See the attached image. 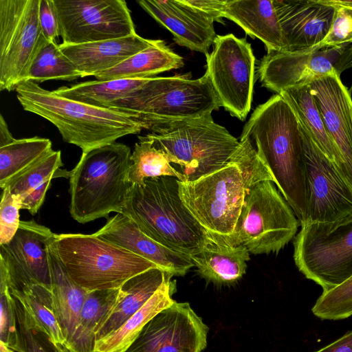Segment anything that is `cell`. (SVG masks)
I'll list each match as a JSON object with an SVG mask.
<instances>
[{"label":"cell","instance_id":"2","mask_svg":"<svg viewBox=\"0 0 352 352\" xmlns=\"http://www.w3.org/2000/svg\"><path fill=\"white\" fill-rule=\"evenodd\" d=\"M15 91L23 109L52 123L63 140L82 152L115 142L144 129L134 115L69 99L27 80Z\"/></svg>","mask_w":352,"mask_h":352},{"label":"cell","instance_id":"7","mask_svg":"<svg viewBox=\"0 0 352 352\" xmlns=\"http://www.w3.org/2000/svg\"><path fill=\"white\" fill-rule=\"evenodd\" d=\"M220 107L205 72L197 79L186 76L151 78L133 95L109 108L134 115L144 129L150 131L164 122L212 114Z\"/></svg>","mask_w":352,"mask_h":352},{"label":"cell","instance_id":"44","mask_svg":"<svg viewBox=\"0 0 352 352\" xmlns=\"http://www.w3.org/2000/svg\"><path fill=\"white\" fill-rule=\"evenodd\" d=\"M51 181L45 182L32 192L21 198L20 199L21 209L28 210L31 214H35L45 200L46 192L51 186Z\"/></svg>","mask_w":352,"mask_h":352},{"label":"cell","instance_id":"24","mask_svg":"<svg viewBox=\"0 0 352 352\" xmlns=\"http://www.w3.org/2000/svg\"><path fill=\"white\" fill-rule=\"evenodd\" d=\"M200 276L216 284H230L246 272L250 252L243 245H232L214 239L208 233L199 249L190 255Z\"/></svg>","mask_w":352,"mask_h":352},{"label":"cell","instance_id":"48","mask_svg":"<svg viewBox=\"0 0 352 352\" xmlns=\"http://www.w3.org/2000/svg\"><path fill=\"white\" fill-rule=\"evenodd\" d=\"M3 352H16L12 349H7L6 350H4Z\"/></svg>","mask_w":352,"mask_h":352},{"label":"cell","instance_id":"3","mask_svg":"<svg viewBox=\"0 0 352 352\" xmlns=\"http://www.w3.org/2000/svg\"><path fill=\"white\" fill-rule=\"evenodd\" d=\"M131 151L113 142L82 152L70 170L69 212L80 223L122 213L131 184L128 174Z\"/></svg>","mask_w":352,"mask_h":352},{"label":"cell","instance_id":"42","mask_svg":"<svg viewBox=\"0 0 352 352\" xmlns=\"http://www.w3.org/2000/svg\"><path fill=\"white\" fill-rule=\"evenodd\" d=\"M21 200L12 194L8 187L2 189L0 204V245L8 243L20 226Z\"/></svg>","mask_w":352,"mask_h":352},{"label":"cell","instance_id":"45","mask_svg":"<svg viewBox=\"0 0 352 352\" xmlns=\"http://www.w3.org/2000/svg\"><path fill=\"white\" fill-rule=\"evenodd\" d=\"M186 3L198 9L214 21L222 23L221 8L224 0H186Z\"/></svg>","mask_w":352,"mask_h":352},{"label":"cell","instance_id":"6","mask_svg":"<svg viewBox=\"0 0 352 352\" xmlns=\"http://www.w3.org/2000/svg\"><path fill=\"white\" fill-rule=\"evenodd\" d=\"M50 248L72 280L88 292L119 289L155 264L94 233L55 234Z\"/></svg>","mask_w":352,"mask_h":352},{"label":"cell","instance_id":"29","mask_svg":"<svg viewBox=\"0 0 352 352\" xmlns=\"http://www.w3.org/2000/svg\"><path fill=\"white\" fill-rule=\"evenodd\" d=\"M54 304L59 327L65 338L71 340L79 322L88 291L74 283L50 248Z\"/></svg>","mask_w":352,"mask_h":352},{"label":"cell","instance_id":"30","mask_svg":"<svg viewBox=\"0 0 352 352\" xmlns=\"http://www.w3.org/2000/svg\"><path fill=\"white\" fill-rule=\"evenodd\" d=\"M120 288L89 292L77 328L65 345L69 352H94L96 332L113 309Z\"/></svg>","mask_w":352,"mask_h":352},{"label":"cell","instance_id":"18","mask_svg":"<svg viewBox=\"0 0 352 352\" xmlns=\"http://www.w3.org/2000/svg\"><path fill=\"white\" fill-rule=\"evenodd\" d=\"M98 237L153 263L173 276H184L194 264L189 255L151 238L123 213H116L94 233Z\"/></svg>","mask_w":352,"mask_h":352},{"label":"cell","instance_id":"26","mask_svg":"<svg viewBox=\"0 0 352 352\" xmlns=\"http://www.w3.org/2000/svg\"><path fill=\"white\" fill-rule=\"evenodd\" d=\"M279 94L292 107L300 125L316 146L337 166L348 182L342 157L324 126L310 86L291 87Z\"/></svg>","mask_w":352,"mask_h":352},{"label":"cell","instance_id":"5","mask_svg":"<svg viewBox=\"0 0 352 352\" xmlns=\"http://www.w3.org/2000/svg\"><path fill=\"white\" fill-rule=\"evenodd\" d=\"M144 137L182 167L186 182L212 173L231 160L240 141L213 120L212 114L153 126Z\"/></svg>","mask_w":352,"mask_h":352},{"label":"cell","instance_id":"11","mask_svg":"<svg viewBox=\"0 0 352 352\" xmlns=\"http://www.w3.org/2000/svg\"><path fill=\"white\" fill-rule=\"evenodd\" d=\"M40 0H0V90L12 91L26 80L48 41L39 21Z\"/></svg>","mask_w":352,"mask_h":352},{"label":"cell","instance_id":"9","mask_svg":"<svg viewBox=\"0 0 352 352\" xmlns=\"http://www.w3.org/2000/svg\"><path fill=\"white\" fill-rule=\"evenodd\" d=\"M294 247L297 268L323 292L340 285L352 277V213L301 226Z\"/></svg>","mask_w":352,"mask_h":352},{"label":"cell","instance_id":"23","mask_svg":"<svg viewBox=\"0 0 352 352\" xmlns=\"http://www.w3.org/2000/svg\"><path fill=\"white\" fill-rule=\"evenodd\" d=\"M221 13L247 34L261 40L267 52L286 51L274 0H224Z\"/></svg>","mask_w":352,"mask_h":352},{"label":"cell","instance_id":"34","mask_svg":"<svg viewBox=\"0 0 352 352\" xmlns=\"http://www.w3.org/2000/svg\"><path fill=\"white\" fill-rule=\"evenodd\" d=\"M10 293L23 302L54 342L65 344L51 289L43 285L33 283Z\"/></svg>","mask_w":352,"mask_h":352},{"label":"cell","instance_id":"47","mask_svg":"<svg viewBox=\"0 0 352 352\" xmlns=\"http://www.w3.org/2000/svg\"><path fill=\"white\" fill-rule=\"evenodd\" d=\"M15 138L10 133L8 126L2 114L0 115V147L12 142Z\"/></svg>","mask_w":352,"mask_h":352},{"label":"cell","instance_id":"19","mask_svg":"<svg viewBox=\"0 0 352 352\" xmlns=\"http://www.w3.org/2000/svg\"><path fill=\"white\" fill-rule=\"evenodd\" d=\"M286 45L296 52L317 46L327 35L334 8L322 0H274Z\"/></svg>","mask_w":352,"mask_h":352},{"label":"cell","instance_id":"28","mask_svg":"<svg viewBox=\"0 0 352 352\" xmlns=\"http://www.w3.org/2000/svg\"><path fill=\"white\" fill-rule=\"evenodd\" d=\"M183 65L182 57L174 52L164 41L157 39L148 48L94 77L98 80L146 79Z\"/></svg>","mask_w":352,"mask_h":352},{"label":"cell","instance_id":"39","mask_svg":"<svg viewBox=\"0 0 352 352\" xmlns=\"http://www.w3.org/2000/svg\"><path fill=\"white\" fill-rule=\"evenodd\" d=\"M240 146L230 161L240 170L247 188L250 190L263 181H271L274 178L266 165L258 157L255 148L248 138H240Z\"/></svg>","mask_w":352,"mask_h":352},{"label":"cell","instance_id":"8","mask_svg":"<svg viewBox=\"0 0 352 352\" xmlns=\"http://www.w3.org/2000/svg\"><path fill=\"white\" fill-rule=\"evenodd\" d=\"M249 190L231 161L196 180L179 181L180 197L199 225L214 239L229 245Z\"/></svg>","mask_w":352,"mask_h":352},{"label":"cell","instance_id":"36","mask_svg":"<svg viewBox=\"0 0 352 352\" xmlns=\"http://www.w3.org/2000/svg\"><path fill=\"white\" fill-rule=\"evenodd\" d=\"M12 296L18 324V352H69L63 344L54 342L23 302Z\"/></svg>","mask_w":352,"mask_h":352},{"label":"cell","instance_id":"10","mask_svg":"<svg viewBox=\"0 0 352 352\" xmlns=\"http://www.w3.org/2000/svg\"><path fill=\"white\" fill-rule=\"evenodd\" d=\"M299 225L274 183L263 181L247 193L230 245H242L253 254L278 253L294 237Z\"/></svg>","mask_w":352,"mask_h":352},{"label":"cell","instance_id":"37","mask_svg":"<svg viewBox=\"0 0 352 352\" xmlns=\"http://www.w3.org/2000/svg\"><path fill=\"white\" fill-rule=\"evenodd\" d=\"M63 165L60 151L52 150L7 187L21 199L49 180L58 177L69 179L71 172L60 168Z\"/></svg>","mask_w":352,"mask_h":352},{"label":"cell","instance_id":"35","mask_svg":"<svg viewBox=\"0 0 352 352\" xmlns=\"http://www.w3.org/2000/svg\"><path fill=\"white\" fill-rule=\"evenodd\" d=\"M79 78L80 73L62 52L59 45L47 41L34 60L25 81L38 84L48 80H73Z\"/></svg>","mask_w":352,"mask_h":352},{"label":"cell","instance_id":"32","mask_svg":"<svg viewBox=\"0 0 352 352\" xmlns=\"http://www.w3.org/2000/svg\"><path fill=\"white\" fill-rule=\"evenodd\" d=\"M52 142L44 138L15 139L0 147V186L7 187L52 151Z\"/></svg>","mask_w":352,"mask_h":352},{"label":"cell","instance_id":"21","mask_svg":"<svg viewBox=\"0 0 352 352\" xmlns=\"http://www.w3.org/2000/svg\"><path fill=\"white\" fill-rule=\"evenodd\" d=\"M138 4L173 36L175 42L205 54L217 37L214 21L186 0H138Z\"/></svg>","mask_w":352,"mask_h":352},{"label":"cell","instance_id":"31","mask_svg":"<svg viewBox=\"0 0 352 352\" xmlns=\"http://www.w3.org/2000/svg\"><path fill=\"white\" fill-rule=\"evenodd\" d=\"M148 79L96 80L70 87H60L54 91L69 99L96 107L109 108L113 102L133 95Z\"/></svg>","mask_w":352,"mask_h":352},{"label":"cell","instance_id":"46","mask_svg":"<svg viewBox=\"0 0 352 352\" xmlns=\"http://www.w3.org/2000/svg\"><path fill=\"white\" fill-rule=\"evenodd\" d=\"M315 352H352V331Z\"/></svg>","mask_w":352,"mask_h":352},{"label":"cell","instance_id":"12","mask_svg":"<svg viewBox=\"0 0 352 352\" xmlns=\"http://www.w3.org/2000/svg\"><path fill=\"white\" fill-rule=\"evenodd\" d=\"M206 56V73L221 107L244 120L251 108L255 80L251 45L232 34L217 35L212 52Z\"/></svg>","mask_w":352,"mask_h":352},{"label":"cell","instance_id":"43","mask_svg":"<svg viewBox=\"0 0 352 352\" xmlns=\"http://www.w3.org/2000/svg\"><path fill=\"white\" fill-rule=\"evenodd\" d=\"M39 21L45 38L56 42L59 36V27L53 0H40Z\"/></svg>","mask_w":352,"mask_h":352},{"label":"cell","instance_id":"25","mask_svg":"<svg viewBox=\"0 0 352 352\" xmlns=\"http://www.w3.org/2000/svg\"><path fill=\"white\" fill-rule=\"evenodd\" d=\"M171 274L155 267L134 276L120 287L118 299L96 332V342L119 328L137 312Z\"/></svg>","mask_w":352,"mask_h":352},{"label":"cell","instance_id":"27","mask_svg":"<svg viewBox=\"0 0 352 352\" xmlns=\"http://www.w3.org/2000/svg\"><path fill=\"white\" fill-rule=\"evenodd\" d=\"M172 277L168 276L153 296L119 328L96 341L94 352H125L146 323L175 301L172 298L175 290Z\"/></svg>","mask_w":352,"mask_h":352},{"label":"cell","instance_id":"41","mask_svg":"<svg viewBox=\"0 0 352 352\" xmlns=\"http://www.w3.org/2000/svg\"><path fill=\"white\" fill-rule=\"evenodd\" d=\"M322 1L334 8V16L327 35L314 48L352 44V0Z\"/></svg>","mask_w":352,"mask_h":352},{"label":"cell","instance_id":"13","mask_svg":"<svg viewBox=\"0 0 352 352\" xmlns=\"http://www.w3.org/2000/svg\"><path fill=\"white\" fill-rule=\"evenodd\" d=\"M59 36L65 44H82L136 34L124 0H53Z\"/></svg>","mask_w":352,"mask_h":352},{"label":"cell","instance_id":"1","mask_svg":"<svg viewBox=\"0 0 352 352\" xmlns=\"http://www.w3.org/2000/svg\"><path fill=\"white\" fill-rule=\"evenodd\" d=\"M241 138L254 142L275 184L300 226L306 224L307 177L301 128L292 107L279 94L260 104L245 124Z\"/></svg>","mask_w":352,"mask_h":352},{"label":"cell","instance_id":"40","mask_svg":"<svg viewBox=\"0 0 352 352\" xmlns=\"http://www.w3.org/2000/svg\"><path fill=\"white\" fill-rule=\"evenodd\" d=\"M0 344L18 352L19 332L14 299L8 285L6 270L0 264Z\"/></svg>","mask_w":352,"mask_h":352},{"label":"cell","instance_id":"38","mask_svg":"<svg viewBox=\"0 0 352 352\" xmlns=\"http://www.w3.org/2000/svg\"><path fill=\"white\" fill-rule=\"evenodd\" d=\"M311 311L322 320H342L352 316V277L333 289L322 292Z\"/></svg>","mask_w":352,"mask_h":352},{"label":"cell","instance_id":"15","mask_svg":"<svg viewBox=\"0 0 352 352\" xmlns=\"http://www.w3.org/2000/svg\"><path fill=\"white\" fill-rule=\"evenodd\" d=\"M55 234L34 219L21 221L13 238L0 245V264L10 292L38 283L52 290L50 245Z\"/></svg>","mask_w":352,"mask_h":352},{"label":"cell","instance_id":"20","mask_svg":"<svg viewBox=\"0 0 352 352\" xmlns=\"http://www.w3.org/2000/svg\"><path fill=\"white\" fill-rule=\"evenodd\" d=\"M324 126L344 164L352 186V98L340 76L331 74L309 85Z\"/></svg>","mask_w":352,"mask_h":352},{"label":"cell","instance_id":"17","mask_svg":"<svg viewBox=\"0 0 352 352\" xmlns=\"http://www.w3.org/2000/svg\"><path fill=\"white\" fill-rule=\"evenodd\" d=\"M208 332L188 302L175 301L146 323L125 352H201Z\"/></svg>","mask_w":352,"mask_h":352},{"label":"cell","instance_id":"16","mask_svg":"<svg viewBox=\"0 0 352 352\" xmlns=\"http://www.w3.org/2000/svg\"><path fill=\"white\" fill-rule=\"evenodd\" d=\"M300 128L307 177L306 224L331 222L352 213V186Z\"/></svg>","mask_w":352,"mask_h":352},{"label":"cell","instance_id":"22","mask_svg":"<svg viewBox=\"0 0 352 352\" xmlns=\"http://www.w3.org/2000/svg\"><path fill=\"white\" fill-rule=\"evenodd\" d=\"M155 40L137 33L129 36L82 44H59L62 52L71 60L81 78L110 69L133 55L151 46Z\"/></svg>","mask_w":352,"mask_h":352},{"label":"cell","instance_id":"14","mask_svg":"<svg viewBox=\"0 0 352 352\" xmlns=\"http://www.w3.org/2000/svg\"><path fill=\"white\" fill-rule=\"evenodd\" d=\"M351 67L352 44H343L296 52H267L258 74L263 87L279 94L331 74L341 76Z\"/></svg>","mask_w":352,"mask_h":352},{"label":"cell","instance_id":"4","mask_svg":"<svg viewBox=\"0 0 352 352\" xmlns=\"http://www.w3.org/2000/svg\"><path fill=\"white\" fill-rule=\"evenodd\" d=\"M179 181L162 176L132 184L122 213L151 238L190 256L201 245L207 233L184 204Z\"/></svg>","mask_w":352,"mask_h":352},{"label":"cell","instance_id":"33","mask_svg":"<svg viewBox=\"0 0 352 352\" xmlns=\"http://www.w3.org/2000/svg\"><path fill=\"white\" fill-rule=\"evenodd\" d=\"M131 155L128 179L132 184H142L146 179L170 176L186 182V177L171 164L168 156L156 148L152 141L144 136H138Z\"/></svg>","mask_w":352,"mask_h":352}]
</instances>
